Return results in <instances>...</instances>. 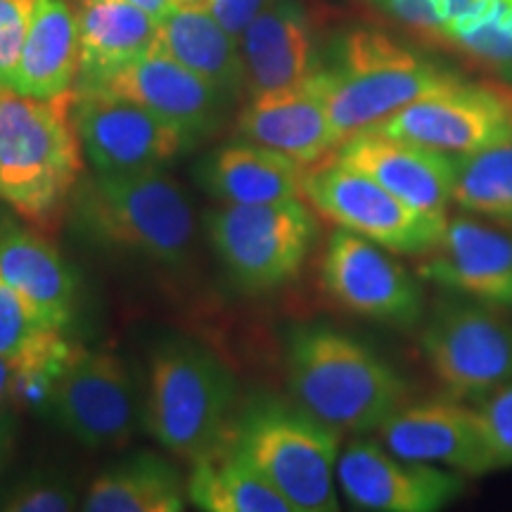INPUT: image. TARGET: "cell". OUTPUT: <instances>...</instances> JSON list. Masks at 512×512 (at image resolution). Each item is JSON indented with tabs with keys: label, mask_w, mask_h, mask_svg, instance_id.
I'll return each instance as SVG.
<instances>
[{
	"label": "cell",
	"mask_w": 512,
	"mask_h": 512,
	"mask_svg": "<svg viewBox=\"0 0 512 512\" xmlns=\"http://www.w3.org/2000/svg\"><path fill=\"white\" fill-rule=\"evenodd\" d=\"M287 380L304 411L351 434L380 430L408 396L406 380L373 349L325 325L290 332Z\"/></svg>",
	"instance_id": "1"
},
{
	"label": "cell",
	"mask_w": 512,
	"mask_h": 512,
	"mask_svg": "<svg viewBox=\"0 0 512 512\" xmlns=\"http://www.w3.org/2000/svg\"><path fill=\"white\" fill-rule=\"evenodd\" d=\"M74 91L31 98L0 86V202L31 221H46L72 195L83 147L72 119Z\"/></svg>",
	"instance_id": "2"
},
{
	"label": "cell",
	"mask_w": 512,
	"mask_h": 512,
	"mask_svg": "<svg viewBox=\"0 0 512 512\" xmlns=\"http://www.w3.org/2000/svg\"><path fill=\"white\" fill-rule=\"evenodd\" d=\"M76 221L93 240L159 266H183L195 247V214L164 169L95 174L76 192Z\"/></svg>",
	"instance_id": "3"
},
{
	"label": "cell",
	"mask_w": 512,
	"mask_h": 512,
	"mask_svg": "<svg viewBox=\"0 0 512 512\" xmlns=\"http://www.w3.org/2000/svg\"><path fill=\"white\" fill-rule=\"evenodd\" d=\"M339 434L302 406L254 401L228 437L235 451L292 505L294 512H335Z\"/></svg>",
	"instance_id": "4"
},
{
	"label": "cell",
	"mask_w": 512,
	"mask_h": 512,
	"mask_svg": "<svg viewBox=\"0 0 512 512\" xmlns=\"http://www.w3.org/2000/svg\"><path fill=\"white\" fill-rule=\"evenodd\" d=\"M323 72L325 105L342 143L382 124L411 102L463 81L377 29L349 31L335 67Z\"/></svg>",
	"instance_id": "5"
},
{
	"label": "cell",
	"mask_w": 512,
	"mask_h": 512,
	"mask_svg": "<svg viewBox=\"0 0 512 512\" xmlns=\"http://www.w3.org/2000/svg\"><path fill=\"white\" fill-rule=\"evenodd\" d=\"M235 406L230 370L200 344L169 342L150 363L143 425L166 451L195 458L223 439Z\"/></svg>",
	"instance_id": "6"
},
{
	"label": "cell",
	"mask_w": 512,
	"mask_h": 512,
	"mask_svg": "<svg viewBox=\"0 0 512 512\" xmlns=\"http://www.w3.org/2000/svg\"><path fill=\"white\" fill-rule=\"evenodd\" d=\"M209 240L245 290L290 283L316 240V221L302 200L223 204L207 216Z\"/></svg>",
	"instance_id": "7"
},
{
	"label": "cell",
	"mask_w": 512,
	"mask_h": 512,
	"mask_svg": "<svg viewBox=\"0 0 512 512\" xmlns=\"http://www.w3.org/2000/svg\"><path fill=\"white\" fill-rule=\"evenodd\" d=\"M422 356L448 396L479 401L512 382V323L484 302H444L420 337Z\"/></svg>",
	"instance_id": "8"
},
{
	"label": "cell",
	"mask_w": 512,
	"mask_h": 512,
	"mask_svg": "<svg viewBox=\"0 0 512 512\" xmlns=\"http://www.w3.org/2000/svg\"><path fill=\"white\" fill-rule=\"evenodd\" d=\"M304 200L339 228L394 254L425 256L439 242L448 221L408 207L363 171L337 159L306 171Z\"/></svg>",
	"instance_id": "9"
},
{
	"label": "cell",
	"mask_w": 512,
	"mask_h": 512,
	"mask_svg": "<svg viewBox=\"0 0 512 512\" xmlns=\"http://www.w3.org/2000/svg\"><path fill=\"white\" fill-rule=\"evenodd\" d=\"M48 411L91 451L121 448L138 430V396L126 363L110 351L72 354L50 377Z\"/></svg>",
	"instance_id": "10"
},
{
	"label": "cell",
	"mask_w": 512,
	"mask_h": 512,
	"mask_svg": "<svg viewBox=\"0 0 512 512\" xmlns=\"http://www.w3.org/2000/svg\"><path fill=\"white\" fill-rule=\"evenodd\" d=\"M72 119L83 155L98 174L164 169L197 145L138 102L100 88H74Z\"/></svg>",
	"instance_id": "11"
},
{
	"label": "cell",
	"mask_w": 512,
	"mask_h": 512,
	"mask_svg": "<svg viewBox=\"0 0 512 512\" xmlns=\"http://www.w3.org/2000/svg\"><path fill=\"white\" fill-rule=\"evenodd\" d=\"M375 242L339 228L330 235L320 278L339 306L377 323L411 328L425 309L418 280Z\"/></svg>",
	"instance_id": "12"
},
{
	"label": "cell",
	"mask_w": 512,
	"mask_h": 512,
	"mask_svg": "<svg viewBox=\"0 0 512 512\" xmlns=\"http://www.w3.org/2000/svg\"><path fill=\"white\" fill-rule=\"evenodd\" d=\"M373 131L453 157L470 155L512 138V100L508 91L458 81L411 102Z\"/></svg>",
	"instance_id": "13"
},
{
	"label": "cell",
	"mask_w": 512,
	"mask_h": 512,
	"mask_svg": "<svg viewBox=\"0 0 512 512\" xmlns=\"http://www.w3.org/2000/svg\"><path fill=\"white\" fill-rule=\"evenodd\" d=\"M337 486L358 510L434 512L463 494L465 477L396 456L377 441L354 439L339 453Z\"/></svg>",
	"instance_id": "14"
},
{
	"label": "cell",
	"mask_w": 512,
	"mask_h": 512,
	"mask_svg": "<svg viewBox=\"0 0 512 512\" xmlns=\"http://www.w3.org/2000/svg\"><path fill=\"white\" fill-rule=\"evenodd\" d=\"M377 432L389 451L415 463L446 467L463 477H482L496 470L477 408L453 396L411 406L403 403Z\"/></svg>",
	"instance_id": "15"
},
{
	"label": "cell",
	"mask_w": 512,
	"mask_h": 512,
	"mask_svg": "<svg viewBox=\"0 0 512 512\" xmlns=\"http://www.w3.org/2000/svg\"><path fill=\"white\" fill-rule=\"evenodd\" d=\"M335 159L363 171L408 207L434 219H448V204L453 202V155L366 128L344 140Z\"/></svg>",
	"instance_id": "16"
},
{
	"label": "cell",
	"mask_w": 512,
	"mask_h": 512,
	"mask_svg": "<svg viewBox=\"0 0 512 512\" xmlns=\"http://www.w3.org/2000/svg\"><path fill=\"white\" fill-rule=\"evenodd\" d=\"M240 138L271 147L294 162L313 166L337 152L342 138L325 105V72L278 91L256 93L238 119Z\"/></svg>",
	"instance_id": "17"
},
{
	"label": "cell",
	"mask_w": 512,
	"mask_h": 512,
	"mask_svg": "<svg viewBox=\"0 0 512 512\" xmlns=\"http://www.w3.org/2000/svg\"><path fill=\"white\" fill-rule=\"evenodd\" d=\"M422 273L448 290L512 311V235L472 216H448Z\"/></svg>",
	"instance_id": "18"
},
{
	"label": "cell",
	"mask_w": 512,
	"mask_h": 512,
	"mask_svg": "<svg viewBox=\"0 0 512 512\" xmlns=\"http://www.w3.org/2000/svg\"><path fill=\"white\" fill-rule=\"evenodd\" d=\"M95 88L138 102L195 140L221 126L230 102L211 83L159 50L138 57Z\"/></svg>",
	"instance_id": "19"
},
{
	"label": "cell",
	"mask_w": 512,
	"mask_h": 512,
	"mask_svg": "<svg viewBox=\"0 0 512 512\" xmlns=\"http://www.w3.org/2000/svg\"><path fill=\"white\" fill-rule=\"evenodd\" d=\"M249 95L294 86L318 72L316 43L304 10L294 0H273L240 36Z\"/></svg>",
	"instance_id": "20"
},
{
	"label": "cell",
	"mask_w": 512,
	"mask_h": 512,
	"mask_svg": "<svg viewBox=\"0 0 512 512\" xmlns=\"http://www.w3.org/2000/svg\"><path fill=\"white\" fill-rule=\"evenodd\" d=\"M0 283L17 292L50 328L62 330L74 320L79 283L72 266L53 242L8 223L0 230Z\"/></svg>",
	"instance_id": "21"
},
{
	"label": "cell",
	"mask_w": 512,
	"mask_h": 512,
	"mask_svg": "<svg viewBox=\"0 0 512 512\" xmlns=\"http://www.w3.org/2000/svg\"><path fill=\"white\" fill-rule=\"evenodd\" d=\"M81 67L76 88H95L155 48L159 22L131 0H76Z\"/></svg>",
	"instance_id": "22"
},
{
	"label": "cell",
	"mask_w": 512,
	"mask_h": 512,
	"mask_svg": "<svg viewBox=\"0 0 512 512\" xmlns=\"http://www.w3.org/2000/svg\"><path fill=\"white\" fill-rule=\"evenodd\" d=\"M79 17L67 0H36L27 38L12 74V91L31 98H60L79 81Z\"/></svg>",
	"instance_id": "23"
},
{
	"label": "cell",
	"mask_w": 512,
	"mask_h": 512,
	"mask_svg": "<svg viewBox=\"0 0 512 512\" xmlns=\"http://www.w3.org/2000/svg\"><path fill=\"white\" fill-rule=\"evenodd\" d=\"M309 166L256 143L219 147L204 159L197 178L226 204H273L302 200Z\"/></svg>",
	"instance_id": "24"
},
{
	"label": "cell",
	"mask_w": 512,
	"mask_h": 512,
	"mask_svg": "<svg viewBox=\"0 0 512 512\" xmlns=\"http://www.w3.org/2000/svg\"><path fill=\"white\" fill-rule=\"evenodd\" d=\"M152 50L174 57L192 74L211 83L226 100H235L242 88H247L240 41L204 8H171L166 12L159 19Z\"/></svg>",
	"instance_id": "25"
},
{
	"label": "cell",
	"mask_w": 512,
	"mask_h": 512,
	"mask_svg": "<svg viewBox=\"0 0 512 512\" xmlns=\"http://www.w3.org/2000/svg\"><path fill=\"white\" fill-rule=\"evenodd\" d=\"M188 498L207 512H294L271 484L235 451L228 432L192 458Z\"/></svg>",
	"instance_id": "26"
},
{
	"label": "cell",
	"mask_w": 512,
	"mask_h": 512,
	"mask_svg": "<svg viewBox=\"0 0 512 512\" xmlns=\"http://www.w3.org/2000/svg\"><path fill=\"white\" fill-rule=\"evenodd\" d=\"M88 512H181L183 482L155 453L126 458L95 479L83 498Z\"/></svg>",
	"instance_id": "27"
},
{
	"label": "cell",
	"mask_w": 512,
	"mask_h": 512,
	"mask_svg": "<svg viewBox=\"0 0 512 512\" xmlns=\"http://www.w3.org/2000/svg\"><path fill=\"white\" fill-rule=\"evenodd\" d=\"M453 204L512 226V138L453 157Z\"/></svg>",
	"instance_id": "28"
},
{
	"label": "cell",
	"mask_w": 512,
	"mask_h": 512,
	"mask_svg": "<svg viewBox=\"0 0 512 512\" xmlns=\"http://www.w3.org/2000/svg\"><path fill=\"white\" fill-rule=\"evenodd\" d=\"M0 356L15 358L31 373L50 375L72 356L62 330L50 328L29 304L0 283Z\"/></svg>",
	"instance_id": "29"
},
{
	"label": "cell",
	"mask_w": 512,
	"mask_h": 512,
	"mask_svg": "<svg viewBox=\"0 0 512 512\" xmlns=\"http://www.w3.org/2000/svg\"><path fill=\"white\" fill-rule=\"evenodd\" d=\"M439 41L489 69L512 76V0H479Z\"/></svg>",
	"instance_id": "30"
},
{
	"label": "cell",
	"mask_w": 512,
	"mask_h": 512,
	"mask_svg": "<svg viewBox=\"0 0 512 512\" xmlns=\"http://www.w3.org/2000/svg\"><path fill=\"white\" fill-rule=\"evenodd\" d=\"M74 508L79 505L72 482L55 472L27 475L0 498V510L10 512H64Z\"/></svg>",
	"instance_id": "31"
},
{
	"label": "cell",
	"mask_w": 512,
	"mask_h": 512,
	"mask_svg": "<svg viewBox=\"0 0 512 512\" xmlns=\"http://www.w3.org/2000/svg\"><path fill=\"white\" fill-rule=\"evenodd\" d=\"M479 0H377V5L408 29L439 38Z\"/></svg>",
	"instance_id": "32"
},
{
	"label": "cell",
	"mask_w": 512,
	"mask_h": 512,
	"mask_svg": "<svg viewBox=\"0 0 512 512\" xmlns=\"http://www.w3.org/2000/svg\"><path fill=\"white\" fill-rule=\"evenodd\" d=\"M486 446L491 451L496 470L512 467V382L503 384L494 394L486 396L477 408Z\"/></svg>",
	"instance_id": "33"
},
{
	"label": "cell",
	"mask_w": 512,
	"mask_h": 512,
	"mask_svg": "<svg viewBox=\"0 0 512 512\" xmlns=\"http://www.w3.org/2000/svg\"><path fill=\"white\" fill-rule=\"evenodd\" d=\"M36 0H0V86H10Z\"/></svg>",
	"instance_id": "34"
},
{
	"label": "cell",
	"mask_w": 512,
	"mask_h": 512,
	"mask_svg": "<svg viewBox=\"0 0 512 512\" xmlns=\"http://www.w3.org/2000/svg\"><path fill=\"white\" fill-rule=\"evenodd\" d=\"M273 0H211L209 12L219 19V24L240 41L252 19L264 12Z\"/></svg>",
	"instance_id": "35"
},
{
	"label": "cell",
	"mask_w": 512,
	"mask_h": 512,
	"mask_svg": "<svg viewBox=\"0 0 512 512\" xmlns=\"http://www.w3.org/2000/svg\"><path fill=\"white\" fill-rule=\"evenodd\" d=\"M36 377L41 375L31 373L24 363L0 356V411L10 408V399L22 389V384L27 380H36Z\"/></svg>",
	"instance_id": "36"
},
{
	"label": "cell",
	"mask_w": 512,
	"mask_h": 512,
	"mask_svg": "<svg viewBox=\"0 0 512 512\" xmlns=\"http://www.w3.org/2000/svg\"><path fill=\"white\" fill-rule=\"evenodd\" d=\"M15 437H17L15 413H12L10 408H5V411H0V472H3L12 448H15Z\"/></svg>",
	"instance_id": "37"
},
{
	"label": "cell",
	"mask_w": 512,
	"mask_h": 512,
	"mask_svg": "<svg viewBox=\"0 0 512 512\" xmlns=\"http://www.w3.org/2000/svg\"><path fill=\"white\" fill-rule=\"evenodd\" d=\"M131 3H136L138 8L150 12V15L157 19V22L166 15V12L174 8V3H171V0H131Z\"/></svg>",
	"instance_id": "38"
},
{
	"label": "cell",
	"mask_w": 512,
	"mask_h": 512,
	"mask_svg": "<svg viewBox=\"0 0 512 512\" xmlns=\"http://www.w3.org/2000/svg\"><path fill=\"white\" fill-rule=\"evenodd\" d=\"M174 3V8H204L209 10L211 0H171Z\"/></svg>",
	"instance_id": "39"
},
{
	"label": "cell",
	"mask_w": 512,
	"mask_h": 512,
	"mask_svg": "<svg viewBox=\"0 0 512 512\" xmlns=\"http://www.w3.org/2000/svg\"><path fill=\"white\" fill-rule=\"evenodd\" d=\"M508 95H510V100H512V93L510 91H508Z\"/></svg>",
	"instance_id": "40"
}]
</instances>
